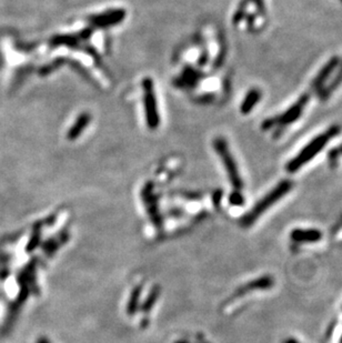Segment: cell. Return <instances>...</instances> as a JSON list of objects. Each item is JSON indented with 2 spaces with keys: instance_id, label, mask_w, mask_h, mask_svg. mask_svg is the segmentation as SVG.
Returning <instances> with one entry per match:
<instances>
[{
  "instance_id": "obj_2",
  "label": "cell",
  "mask_w": 342,
  "mask_h": 343,
  "mask_svg": "<svg viewBox=\"0 0 342 343\" xmlns=\"http://www.w3.org/2000/svg\"><path fill=\"white\" fill-rule=\"evenodd\" d=\"M292 187L293 183L290 180L280 181L271 191L268 194H265L261 200L251 209V211H249L246 216L242 217V219L240 220V224L244 228L252 226V224L257 221V219L259 217H261L262 214L267 211L268 209L271 208L275 202H278L280 199H282L285 194L292 189Z\"/></svg>"
},
{
  "instance_id": "obj_13",
  "label": "cell",
  "mask_w": 342,
  "mask_h": 343,
  "mask_svg": "<svg viewBox=\"0 0 342 343\" xmlns=\"http://www.w3.org/2000/svg\"><path fill=\"white\" fill-rule=\"evenodd\" d=\"M248 4H249V0H241V2H240L237 12L234 13V15H233L232 22L234 25H238L240 22H241V19L244 17V15H246L247 7H248Z\"/></svg>"
},
{
  "instance_id": "obj_7",
  "label": "cell",
  "mask_w": 342,
  "mask_h": 343,
  "mask_svg": "<svg viewBox=\"0 0 342 343\" xmlns=\"http://www.w3.org/2000/svg\"><path fill=\"white\" fill-rule=\"evenodd\" d=\"M290 238L294 242L314 243L322 238V232L318 229H294L290 233Z\"/></svg>"
},
{
  "instance_id": "obj_14",
  "label": "cell",
  "mask_w": 342,
  "mask_h": 343,
  "mask_svg": "<svg viewBox=\"0 0 342 343\" xmlns=\"http://www.w3.org/2000/svg\"><path fill=\"white\" fill-rule=\"evenodd\" d=\"M140 291H141V288L140 286H138V288H136L131 294V298L128 303V308H127L129 314H134L136 312V309L138 306V299H139V295H140Z\"/></svg>"
},
{
  "instance_id": "obj_4",
  "label": "cell",
  "mask_w": 342,
  "mask_h": 343,
  "mask_svg": "<svg viewBox=\"0 0 342 343\" xmlns=\"http://www.w3.org/2000/svg\"><path fill=\"white\" fill-rule=\"evenodd\" d=\"M213 147L214 149H216L218 156L220 157V159L224 165V168H226L229 180L232 183L236 191H240L243 188V182L238 171L237 163L234 161L233 156L231 155L230 149H229V147L227 145V141L224 140L223 138H216V139L213 140Z\"/></svg>"
},
{
  "instance_id": "obj_19",
  "label": "cell",
  "mask_w": 342,
  "mask_h": 343,
  "mask_svg": "<svg viewBox=\"0 0 342 343\" xmlns=\"http://www.w3.org/2000/svg\"><path fill=\"white\" fill-rule=\"evenodd\" d=\"M338 150H339V152H340V155H342V145L338 148Z\"/></svg>"
},
{
  "instance_id": "obj_5",
  "label": "cell",
  "mask_w": 342,
  "mask_h": 343,
  "mask_svg": "<svg viewBox=\"0 0 342 343\" xmlns=\"http://www.w3.org/2000/svg\"><path fill=\"white\" fill-rule=\"evenodd\" d=\"M142 91H144V102L146 111V121L150 129H156L159 126L160 118L158 111V104L155 92L154 81L150 78H146L142 81Z\"/></svg>"
},
{
  "instance_id": "obj_8",
  "label": "cell",
  "mask_w": 342,
  "mask_h": 343,
  "mask_svg": "<svg viewBox=\"0 0 342 343\" xmlns=\"http://www.w3.org/2000/svg\"><path fill=\"white\" fill-rule=\"evenodd\" d=\"M125 15L126 12L124 9L109 10V12H106L103 15L96 16V18L93 20V23L96 26H100V27H108V26L121 23L125 18Z\"/></svg>"
},
{
  "instance_id": "obj_3",
  "label": "cell",
  "mask_w": 342,
  "mask_h": 343,
  "mask_svg": "<svg viewBox=\"0 0 342 343\" xmlns=\"http://www.w3.org/2000/svg\"><path fill=\"white\" fill-rule=\"evenodd\" d=\"M309 99H310L309 94L301 95L299 97V99L295 101L294 104L290 107V108H288L284 112H282L281 115L265 119L262 122L261 129L270 130V129H272L273 127H280V126L285 127V126L291 125L294 121H297L301 117V114L303 112L305 106L308 105Z\"/></svg>"
},
{
  "instance_id": "obj_21",
  "label": "cell",
  "mask_w": 342,
  "mask_h": 343,
  "mask_svg": "<svg viewBox=\"0 0 342 343\" xmlns=\"http://www.w3.org/2000/svg\"><path fill=\"white\" fill-rule=\"evenodd\" d=\"M340 2H341V3H342V0H340Z\"/></svg>"
},
{
  "instance_id": "obj_1",
  "label": "cell",
  "mask_w": 342,
  "mask_h": 343,
  "mask_svg": "<svg viewBox=\"0 0 342 343\" xmlns=\"http://www.w3.org/2000/svg\"><path fill=\"white\" fill-rule=\"evenodd\" d=\"M341 131V127L339 125H333L328 128L323 134L315 137L312 141H310L302 150H301L297 156L292 158L287 165H285V170L289 173H294L300 170L303 166L307 165L313 158L318 155L319 152L323 150V148L328 145V142L338 136Z\"/></svg>"
},
{
  "instance_id": "obj_10",
  "label": "cell",
  "mask_w": 342,
  "mask_h": 343,
  "mask_svg": "<svg viewBox=\"0 0 342 343\" xmlns=\"http://www.w3.org/2000/svg\"><path fill=\"white\" fill-rule=\"evenodd\" d=\"M90 120H91V117L89 114H87V112H85V114H81L77 119H76L74 126H71V128L68 130V135H67L68 139L69 140L77 139V138L83 134L86 128L88 127Z\"/></svg>"
},
{
  "instance_id": "obj_20",
  "label": "cell",
  "mask_w": 342,
  "mask_h": 343,
  "mask_svg": "<svg viewBox=\"0 0 342 343\" xmlns=\"http://www.w3.org/2000/svg\"><path fill=\"white\" fill-rule=\"evenodd\" d=\"M177 343H186V342H182V341H180V342H177Z\"/></svg>"
},
{
  "instance_id": "obj_17",
  "label": "cell",
  "mask_w": 342,
  "mask_h": 343,
  "mask_svg": "<svg viewBox=\"0 0 342 343\" xmlns=\"http://www.w3.org/2000/svg\"><path fill=\"white\" fill-rule=\"evenodd\" d=\"M249 2H252L256 5L259 14H261L262 16H265V5L263 0H249Z\"/></svg>"
},
{
  "instance_id": "obj_22",
  "label": "cell",
  "mask_w": 342,
  "mask_h": 343,
  "mask_svg": "<svg viewBox=\"0 0 342 343\" xmlns=\"http://www.w3.org/2000/svg\"><path fill=\"white\" fill-rule=\"evenodd\" d=\"M341 343H342V339H341Z\"/></svg>"
},
{
  "instance_id": "obj_16",
  "label": "cell",
  "mask_w": 342,
  "mask_h": 343,
  "mask_svg": "<svg viewBox=\"0 0 342 343\" xmlns=\"http://www.w3.org/2000/svg\"><path fill=\"white\" fill-rule=\"evenodd\" d=\"M230 203L233 204V206H241L243 204V198H242V194H240L239 191H236L231 193V197H230Z\"/></svg>"
},
{
  "instance_id": "obj_9",
  "label": "cell",
  "mask_w": 342,
  "mask_h": 343,
  "mask_svg": "<svg viewBox=\"0 0 342 343\" xmlns=\"http://www.w3.org/2000/svg\"><path fill=\"white\" fill-rule=\"evenodd\" d=\"M341 84H342V61H340V64L338 66V70L335 71V74L332 77V79H331L330 83L318 92L320 100L321 101L328 100L330 98V96L332 95L333 92L341 86Z\"/></svg>"
},
{
  "instance_id": "obj_12",
  "label": "cell",
  "mask_w": 342,
  "mask_h": 343,
  "mask_svg": "<svg viewBox=\"0 0 342 343\" xmlns=\"http://www.w3.org/2000/svg\"><path fill=\"white\" fill-rule=\"evenodd\" d=\"M273 285V279L269 275L261 276V278L256 279L249 282L247 285H244L242 289H240V291H243V292H248L250 290H267L270 289Z\"/></svg>"
},
{
  "instance_id": "obj_15",
  "label": "cell",
  "mask_w": 342,
  "mask_h": 343,
  "mask_svg": "<svg viewBox=\"0 0 342 343\" xmlns=\"http://www.w3.org/2000/svg\"><path fill=\"white\" fill-rule=\"evenodd\" d=\"M158 294H159V293H158V290H156V291H151V293H150V295H149V298L147 299V302L144 304V309H145V311H149V309L151 308V306L154 305V303H155V301H156V299H157Z\"/></svg>"
},
{
  "instance_id": "obj_18",
  "label": "cell",
  "mask_w": 342,
  "mask_h": 343,
  "mask_svg": "<svg viewBox=\"0 0 342 343\" xmlns=\"http://www.w3.org/2000/svg\"><path fill=\"white\" fill-rule=\"evenodd\" d=\"M38 343H49V342H48V340H46V339H40L38 341Z\"/></svg>"
},
{
  "instance_id": "obj_11",
  "label": "cell",
  "mask_w": 342,
  "mask_h": 343,
  "mask_svg": "<svg viewBox=\"0 0 342 343\" xmlns=\"http://www.w3.org/2000/svg\"><path fill=\"white\" fill-rule=\"evenodd\" d=\"M261 91L257 88H252L251 90H249L246 97H244L241 106H240V111H241V114L248 115L249 112H251L258 102L261 100Z\"/></svg>"
},
{
  "instance_id": "obj_6",
  "label": "cell",
  "mask_w": 342,
  "mask_h": 343,
  "mask_svg": "<svg viewBox=\"0 0 342 343\" xmlns=\"http://www.w3.org/2000/svg\"><path fill=\"white\" fill-rule=\"evenodd\" d=\"M340 61L341 59L339 57H336V56L326 61L325 65L320 69L319 73L314 77L313 81L311 83V89L318 94V92L323 88L325 83L330 78V76L334 73V70L336 68H338Z\"/></svg>"
}]
</instances>
